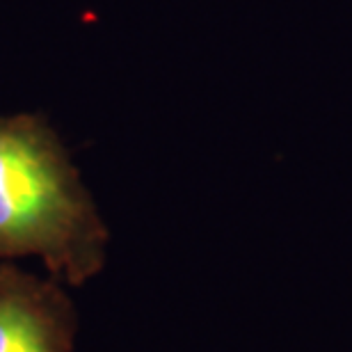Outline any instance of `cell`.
Returning <instances> with one entry per match:
<instances>
[{
  "label": "cell",
  "mask_w": 352,
  "mask_h": 352,
  "mask_svg": "<svg viewBox=\"0 0 352 352\" xmlns=\"http://www.w3.org/2000/svg\"><path fill=\"white\" fill-rule=\"evenodd\" d=\"M78 314L58 279L0 261V352H74Z\"/></svg>",
  "instance_id": "7a4b0ae2"
},
{
  "label": "cell",
  "mask_w": 352,
  "mask_h": 352,
  "mask_svg": "<svg viewBox=\"0 0 352 352\" xmlns=\"http://www.w3.org/2000/svg\"><path fill=\"white\" fill-rule=\"evenodd\" d=\"M110 231L67 146L41 115H0V261L37 256L82 286L103 270Z\"/></svg>",
  "instance_id": "6da1fadb"
}]
</instances>
